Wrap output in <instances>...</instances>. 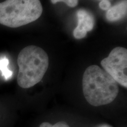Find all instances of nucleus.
<instances>
[{
	"label": "nucleus",
	"mask_w": 127,
	"mask_h": 127,
	"mask_svg": "<svg viewBox=\"0 0 127 127\" xmlns=\"http://www.w3.org/2000/svg\"><path fill=\"white\" fill-rule=\"evenodd\" d=\"M111 2L108 0H102L99 4V8L102 10H108L111 8Z\"/></svg>",
	"instance_id": "10"
},
{
	"label": "nucleus",
	"mask_w": 127,
	"mask_h": 127,
	"mask_svg": "<svg viewBox=\"0 0 127 127\" xmlns=\"http://www.w3.org/2000/svg\"><path fill=\"white\" fill-rule=\"evenodd\" d=\"M82 90L87 102L99 107L114 101L118 94L119 87L115 79L104 69L93 65L84 73Z\"/></svg>",
	"instance_id": "1"
},
{
	"label": "nucleus",
	"mask_w": 127,
	"mask_h": 127,
	"mask_svg": "<svg viewBox=\"0 0 127 127\" xmlns=\"http://www.w3.org/2000/svg\"><path fill=\"white\" fill-rule=\"evenodd\" d=\"M127 0H123L114 7H111L107 10L106 18L111 22L117 21L124 18L127 15Z\"/></svg>",
	"instance_id": "6"
},
{
	"label": "nucleus",
	"mask_w": 127,
	"mask_h": 127,
	"mask_svg": "<svg viewBox=\"0 0 127 127\" xmlns=\"http://www.w3.org/2000/svg\"><path fill=\"white\" fill-rule=\"evenodd\" d=\"M17 63L18 85L29 88L39 82L49 66V58L43 49L35 45L25 47L19 53Z\"/></svg>",
	"instance_id": "2"
},
{
	"label": "nucleus",
	"mask_w": 127,
	"mask_h": 127,
	"mask_svg": "<svg viewBox=\"0 0 127 127\" xmlns=\"http://www.w3.org/2000/svg\"><path fill=\"white\" fill-rule=\"evenodd\" d=\"M42 12L39 0H6L0 3V24L20 27L35 21Z\"/></svg>",
	"instance_id": "3"
},
{
	"label": "nucleus",
	"mask_w": 127,
	"mask_h": 127,
	"mask_svg": "<svg viewBox=\"0 0 127 127\" xmlns=\"http://www.w3.org/2000/svg\"><path fill=\"white\" fill-rule=\"evenodd\" d=\"M52 4H56L58 2H63L67 5L68 7H75L77 5L78 0H51Z\"/></svg>",
	"instance_id": "9"
},
{
	"label": "nucleus",
	"mask_w": 127,
	"mask_h": 127,
	"mask_svg": "<svg viewBox=\"0 0 127 127\" xmlns=\"http://www.w3.org/2000/svg\"><path fill=\"white\" fill-rule=\"evenodd\" d=\"M8 60L7 58H4L0 60V70L2 72V74L5 79H8L11 77L12 75V71H9L8 68Z\"/></svg>",
	"instance_id": "7"
},
{
	"label": "nucleus",
	"mask_w": 127,
	"mask_h": 127,
	"mask_svg": "<svg viewBox=\"0 0 127 127\" xmlns=\"http://www.w3.org/2000/svg\"><path fill=\"white\" fill-rule=\"evenodd\" d=\"M39 127H69L67 124L65 122L61 121L58 122V123L55 124L54 125H52L51 124L47 123V122H44L40 125Z\"/></svg>",
	"instance_id": "8"
},
{
	"label": "nucleus",
	"mask_w": 127,
	"mask_h": 127,
	"mask_svg": "<svg viewBox=\"0 0 127 127\" xmlns=\"http://www.w3.org/2000/svg\"><path fill=\"white\" fill-rule=\"evenodd\" d=\"M97 127H112L111 126V125H108V124H105L99 125V126H98Z\"/></svg>",
	"instance_id": "11"
},
{
	"label": "nucleus",
	"mask_w": 127,
	"mask_h": 127,
	"mask_svg": "<svg viewBox=\"0 0 127 127\" xmlns=\"http://www.w3.org/2000/svg\"><path fill=\"white\" fill-rule=\"evenodd\" d=\"M101 64L105 71L117 83L127 87V50L118 47L111 51L108 57L103 59Z\"/></svg>",
	"instance_id": "4"
},
{
	"label": "nucleus",
	"mask_w": 127,
	"mask_h": 127,
	"mask_svg": "<svg viewBox=\"0 0 127 127\" xmlns=\"http://www.w3.org/2000/svg\"><path fill=\"white\" fill-rule=\"evenodd\" d=\"M101 1H102V0H101ZM108 1H109V0H108Z\"/></svg>",
	"instance_id": "12"
},
{
	"label": "nucleus",
	"mask_w": 127,
	"mask_h": 127,
	"mask_svg": "<svg viewBox=\"0 0 127 127\" xmlns=\"http://www.w3.org/2000/svg\"><path fill=\"white\" fill-rule=\"evenodd\" d=\"M78 25L74 31L73 35L77 39H82L85 37L87 32L93 29L95 24L94 17L93 14L85 9H79L77 12Z\"/></svg>",
	"instance_id": "5"
}]
</instances>
